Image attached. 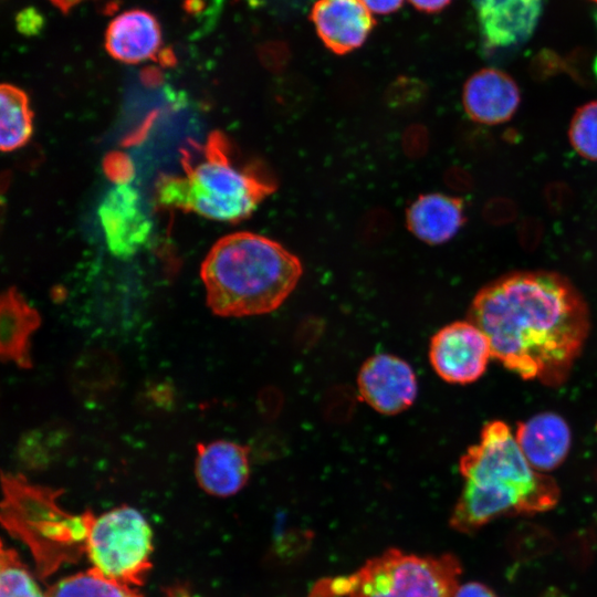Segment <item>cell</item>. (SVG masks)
Returning <instances> with one entry per match:
<instances>
[{"label": "cell", "instance_id": "6da1fadb", "mask_svg": "<svg viewBox=\"0 0 597 597\" xmlns=\"http://www.w3.org/2000/svg\"><path fill=\"white\" fill-rule=\"evenodd\" d=\"M468 320L488 337L492 356L522 379L556 387L568 378L590 331L588 305L556 272L519 271L483 286Z\"/></svg>", "mask_w": 597, "mask_h": 597}, {"label": "cell", "instance_id": "7a4b0ae2", "mask_svg": "<svg viewBox=\"0 0 597 597\" xmlns=\"http://www.w3.org/2000/svg\"><path fill=\"white\" fill-rule=\"evenodd\" d=\"M459 470L464 485L450 525L462 533L501 516L547 511L559 499L555 480L527 462L514 433L501 420L482 428L479 441L460 458Z\"/></svg>", "mask_w": 597, "mask_h": 597}, {"label": "cell", "instance_id": "3957f363", "mask_svg": "<svg viewBox=\"0 0 597 597\" xmlns=\"http://www.w3.org/2000/svg\"><path fill=\"white\" fill-rule=\"evenodd\" d=\"M300 259L268 237L240 231L219 239L206 255L200 276L209 308L222 317L268 314L297 285Z\"/></svg>", "mask_w": 597, "mask_h": 597}, {"label": "cell", "instance_id": "277c9868", "mask_svg": "<svg viewBox=\"0 0 597 597\" xmlns=\"http://www.w3.org/2000/svg\"><path fill=\"white\" fill-rule=\"evenodd\" d=\"M193 150L181 149L182 171L161 175L155 185V201L166 209L239 222L276 190L275 180L255 163L241 164L230 139L213 130Z\"/></svg>", "mask_w": 597, "mask_h": 597}, {"label": "cell", "instance_id": "5b68a950", "mask_svg": "<svg viewBox=\"0 0 597 597\" xmlns=\"http://www.w3.org/2000/svg\"><path fill=\"white\" fill-rule=\"evenodd\" d=\"M461 566L453 555L417 556L389 549L348 577L329 582L335 596L453 597Z\"/></svg>", "mask_w": 597, "mask_h": 597}, {"label": "cell", "instance_id": "8992f818", "mask_svg": "<svg viewBox=\"0 0 597 597\" xmlns=\"http://www.w3.org/2000/svg\"><path fill=\"white\" fill-rule=\"evenodd\" d=\"M84 546L94 569L124 585H142L151 567V527L130 506L91 514Z\"/></svg>", "mask_w": 597, "mask_h": 597}, {"label": "cell", "instance_id": "52a82bcc", "mask_svg": "<svg viewBox=\"0 0 597 597\" xmlns=\"http://www.w3.org/2000/svg\"><path fill=\"white\" fill-rule=\"evenodd\" d=\"M491 358L488 337L469 320L443 326L430 341V364L436 374L449 384L465 385L478 380Z\"/></svg>", "mask_w": 597, "mask_h": 597}, {"label": "cell", "instance_id": "ba28073f", "mask_svg": "<svg viewBox=\"0 0 597 597\" xmlns=\"http://www.w3.org/2000/svg\"><path fill=\"white\" fill-rule=\"evenodd\" d=\"M357 387L368 406L387 416L407 410L418 392L411 366L391 354H376L365 360L357 376Z\"/></svg>", "mask_w": 597, "mask_h": 597}, {"label": "cell", "instance_id": "9c48e42d", "mask_svg": "<svg viewBox=\"0 0 597 597\" xmlns=\"http://www.w3.org/2000/svg\"><path fill=\"white\" fill-rule=\"evenodd\" d=\"M108 250L117 258L134 255L148 241L151 222L135 188L127 182L113 187L98 208Z\"/></svg>", "mask_w": 597, "mask_h": 597}, {"label": "cell", "instance_id": "30bf717a", "mask_svg": "<svg viewBox=\"0 0 597 597\" xmlns=\"http://www.w3.org/2000/svg\"><path fill=\"white\" fill-rule=\"evenodd\" d=\"M311 20L325 46L341 55L362 46L376 24L362 0H317Z\"/></svg>", "mask_w": 597, "mask_h": 597}, {"label": "cell", "instance_id": "8fae6325", "mask_svg": "<svg viewBox=\"0 0 597 597\" xmlns=\"http://www.w3.org/2000/svg\"><path fill=\"white\" fill-rule=\"evenodd\" d=\"M249 447L229 440L199 443L195 475L200 488L214 496L238 493L250 475Z\"/></svg>", "mask_w": 597, "mask_h": 597}, {"label": "cell", "instance_id": "7c38bea8", "mask_svg": "<svg viewBox=\"0 0 597 597\" xmlns=\"http://www.w3.org/2000/svg\"><path fill=\"white\" fill-rule=\"evenodd\" d=\"M465 113L474 122L496 125L507 122L520 104L515 81L498 69H482L471 75L462 94Z\"/></svg>", "mask_w": 597, "mask_h": 597}, {"label": "cell", "instance_id": "4fadbf2b", "mask_svg": "<svg viewBox=\"0 0 597 597\" xmlns=\"http://www.w3.org/2000/svg\"><path fill=\"white\" fill-rule=\"evenodd\" d=\"M514 436L527 462L542 473L559 467L572 446L567 421L552 411L540 412L519 422Z\"/></svg>", "mask_w": 597, "mask_h": 597}, {"label": "cell", "instance_id": "5bb4252c", "mask_svg": "<svg viewBox=\"0 0 597 597\" xmlns=\"http://www.w3.org/2000/svg\"><path fill=\"white\" fill-rule=\"evenodd\" d=\"M480 30L489 48H509L533 33L542 0H476Z\"/></svg>", "mask_w": 597, "mask_h": 597}, {"label": "cell", "instance_id": "9a60e30c", "mask_svg": "<svg viewBox=\"0 0 597 597\" xmlns=\"http://www.w3.org/2000/svg\"><path fill=\"white\" fill-rule=\"evenodd\" d=\"M105 48L111 56L128 64L150 59L166 60L167 63L171 60L161 54V30L157 19L140 9L125 11L109 23Z\"/></svg>", "mask_w": 597, "mask_h": 597}, {"label": "cell", "instance_id": "2e32d148", "mask_svg": "<svg viewBox=\"0 0 597 597\" xmlns=\"http://www.w3.org/2000/svg\"><path fill=\"white\" fill-rule=\"evenodd\" d=\"M465 221L464 203L444 193L419 196L407 210V227L419 240L441 244L457 234Z\"/></svg>", "mask_w": 597, "mask_h": 597}, {"label": "cell", "instance_id": "e0dca14e", "mask_svg": "<svg viewBox=\"0 0 597 597\" xmlns=\"http://www.w3.org/2000/svg\"><path fill=\"white\" fill-rule=\"evenodd\" d=\"M41 324L38 311L10 287L0 301V355L21 368H31L30 338Z\"/></svg>", "mask_w": 597, "mask_h": 597}, {"label": "cell", "instance_id": "ac0fdd59", "mask_svg": "<svg viewBox=\"0 0 597 597\" xmlns=\"http://www.w3.org/2000/svg\"><path fill=\"white\" fill-rule=\"evenodd\" d=\"M0 147L12 151L24 146L33 132V113L27 93L3 83L0 88Z\"/></svg>", "mask_w": 597, "mask_h": 597}, {"label": "cell", "instance_id": "d6986e66", "mask_svg": "<svg viewBox=\"0 0 597 597\" xmlns=\"http://www.w3.org/2000/svg\"><path fill=\"white\" fill-rule=\"evenodd\" d=\"M46 597H143L132 586L106 578L93 567L56 582Z\"/></svg>", "mask_w": 597, "mask_h": 597}, {"label": "cell", "instance_id": "ffe728a7", "mask_svg": "<svg viewBox=\"0 0 597 597\" xmlns=\"http://www.w3.org/2000/svg\"><path fill=\"white\" fill-rule=\"evenodd\" d=\"M0 597H46L12 548L1 547Z\"/></svg>", "mask_w": 597, "mask_h": 597}, {"label": "cell", "instance_id": "44dd1931", "mask_svg": "<svg viewBox=\"0 0 597 597\" xmlns=\"http://www.w3.org/2000/svg\"><path fill=\"white\" fill-rule=\"evenodd\" d=\"M568 137L578 155L597 161V101L584 104L575 112Z\"/></svg>", "mask_w": 597, "mask_h": 597}, {"label": "cell", "instance_id": "7402d4cb", "mask_svg": "<svg viewBox=\"0 0 597 597\" xmlns=\"http://www.w3.org/2000/svg\"><path fill=\"white\" fill-rule=\"evenodd\" d=\"M516 216V207L513 201L505 198H494L484 207L485 219L493 224H503L512 221Z\"/></svg>", "mask_w": 597, "mask_h": 597}, {"label": "cell", "instance_id": "603a6c76", "mask_svg": "<svg viewBox=\"0 0 597 597\" xmlns=\"http://www.w3.org/2000/svg\"><path fill=\"white\" fill-rule=\"evenodd\" d=\"M542 235V226L535 219H525L519 227L520 242L526 249H533L537 245Z\"/></svg>", "mask_w": 597, "mask_h": 597}, {"label": "cell", "instance_id": "cb8c5ba5", "mask_svg": "<svg viewBox=\"0 0 597 597\" xmlns=\"http://www.w3.org/2000/svg\"><path fill=\"white\" fill-rule=\"evenodd\" d=\"M546 200L549 208L558 211L570 201V190L564 184H551L546 191Z\"/></svg>", "mask_w": 597, "mask_h": 597}, {"label": "cell", "instance_id": "d4e9b609", "mask_svg": "<svg viewBox=\"0 0 597 597\" xmlns=\"http://www.w3.org/2000/svg\"><path fill=\"white\" fill-rule=\"evenodd\" d=\"M453 597H498L496 594L488 586L470 582L459 586Z\"/></svg>", "mask_w": 597, "mask_h": 597}, {"label": "cell", "instance_id": "484cf974", "mask_svg": "<svg viewBox=\"0 0 597 597\" xmlns=\"http://www.w3.org/2000/svg\"><path fill=\"white\" fill-rule=\"evenodd\" d=\"M370 12L379 14H388L397 11L404 0H362Z\"/></svg>", "mask_w": 597, "mask_h": 597}, {"label": "cell", "instance_id": "4316f807", "mask_svg": "<svg viewBox=\"0 0 597 597\" xmlns=\"http://www.w3.org/2000/svg\"><path fill=\"white\" fill-rule=\"evenodd\" d=\"M419 11L433 13L444 9L451 0H409Z\"/></svg>", "mask_w": 597, "mask_h": 597}, {"label": "cell", "instance_id": "83f0119b", "mask_svg": "<svg viewBox=\"0 0 597 597\" xmlns=\"http://www.w3.org/2000/svg\"><path fill=\"white\" fill-rule=\"evenodd\" d=\"M335 596L331 589L329 582L324 580L314 589L311 597H333Z\"/></svg>", "mask_w": 597, "mask_h": 597}, {"label": "cell", "instance_id": "f1b7e54d", "mask_svg": "<svg viewBox=\"0 0 597 597\" xmlns=\"http://www.w3.org/2000/svg\"><path fill=\"white\" fill-rule=\"evenodd\" d=\"M169 597H195L184 589H174L169 591Z\"/></svg>", "mask_w": 597, "mask_h": 597}, {"label": "cell", "instance_id": "f546056e", "mask_svg": "<svg viewBox=\"0 0 597 597\" xmlns=\"http://www.w3.org/2000/svg\"><path fill=\"white\" fill-rule=\"evenodd\" d=\"M591 1H594V2H596V3H597V0H591Z\"/></svg>", "mask_w": 597, "mask_h": 597}, {"label": "cell", "instance_id": "4dcf8cb0", "mask_svg": "<svg viewBox=\"0 0 597 597\" xmlns=\"http://www.w3.org/2000/svg\"><path fill=\"white\" fill-rule=\"evenodd\" d=\"M596 431H597V427H596Z\"/></svg>", "mask_w": 597, "mask_h": 597}]
</instances>
